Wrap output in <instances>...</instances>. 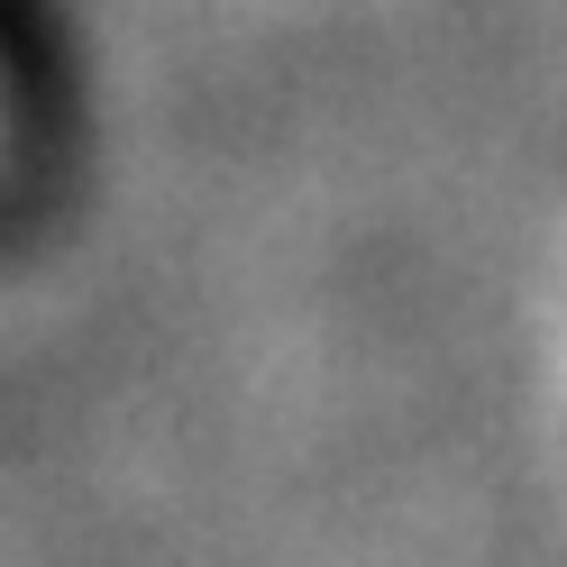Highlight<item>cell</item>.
<instances>
[{"mask_svg": "<svg viewBox=\"0 0 567 567\" xmlns=\"http://www.w3.org/2000/svg\"><path fill=\"white\" fill-rule=\"evenodd\" d=\"M540 403H549V431L567 449V247L540 284Z\"/></svg>", "mask_w": 567, "mask_h": 567, "instance_id": "2", "label": "cell"}, {"mask_svg": "<svg viewBox=\"0 0 567 567\" xmlns=\"http://www.w3.org/2000/svg\"><path fill=\"white\" fill-rule=\"evenodd\" d=\"M38 137H47V74H38V47L19 28V0H0V202L28 184Z\"/></svg>", "mask_w": 567, "mask_h": 567, "instance_id": "1", "label": "cell"}, {"mask_svg": "<svg viewBox=\"0 0 567 567\" xmlns=\"http://www.w3.org/2000/svg\"><path fill=\"white\" fill-rule=\"evenodd\" d=\"M311 10H412V0H311Z\"/></svg>", "mask_w": 567, "mask_h": 567, "instance_id": "3", "label": "cell"}]
</instances>
